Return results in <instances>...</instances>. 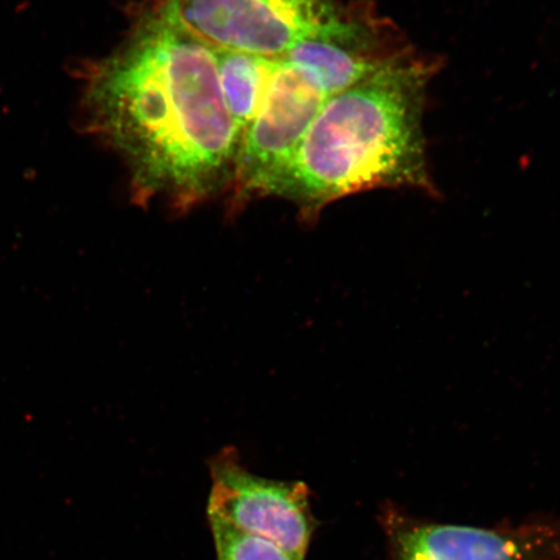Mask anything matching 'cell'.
<instances>
[{
    "label": "cell",
    "instance_id": "cell-5",
    "mask_svg": "<svg viewBox=\"0 0 560 560\" xmlns=\"http://www.w3.org/2000/svg\"><path fill=\"white\" fill-rule=\"evenodd\" d=\"M209 472L208 515L277 544L295 560H305L317 522L303 481L262 478L248 470L234 447L214 455Z\"/></svg>",
    "mask_w": 560,
    "mask_h": 560
},
{
    "label": "cell",
    "instance_id": "cell-1",
    "mask_svg": "<svg viewBox=\"0 0 560 560\" xmlns=\"http://www.w3.org/2000/svg\"><path fill=\"white\" fill-rule=\"evenodd\" d=\"M83 131L117 153L139 207L177 213L229 192L242 140L223 100L213 47L165 0L132 11L114 51L83 62Z\"/></svg>",
    "mask_w": 560,
    "mask_h": 560
},
{
    "label": "cell",
    "instance_id": "cell-2",
    "mask_svg": "<svg viewBox=\"0 0 560 560\" xmlns=\"http://www.w3.org/2000/svg\"><path fill=\"white\" fill-rule=\"evenodd\" d=\"M439 66L412 50L330 97L269 198L292 202L313 221L336 200L376 188L435 195L422 122Z\"/></svg>",
    "mask_w": 560,
    "mask_h": 560
},
{
    "label": "cell",
    "instance_id": "cell-3",
    "mask_svg": "<svg viewBox=\"0 0 560 560\" xmlns=\"http://www.w3.org/2000/svg\"><path fill=\"white\" fill-rule=\"evenodd\" d=\"M186 30L221 50L283 58L306 40L338 32L365 0H165Z\"/></svg>",
    "mask_w": 560,
    "mask_h": 560
},
{
    "label": "cell",
    "instance_id": "cell-8",
    "mask_svg": "<svg viewBox=\"0 0 560 560\" xmlns=\"http://www.w3.org/2000/svg\"><path fill=\"white\" fill-rule=\"evenodd\" d=\"M217 560H295L266 538L247 534L219 517L208 515Z\"/></svg>",
    "mask_w": 560,
    "mask_h": 560
},
{
    "label": "cell",
    "instance_id": "cell-6",
    "mask_svg": "<svg viewBox=\"0 0 560 560\" xmlns=\"http://www.w3.org/2000/svg\"><path fill=\"white\" fill-rule=\"evenodd\" d=\"M389 560H560V521L475 528L384 510Z\"/></svg>",
    "mask_w": 560,
    "mask_h": 560
},
{
    "label": "cell",
    "instance_id": "cell-7",
    "mask_svg": "<svg viewBox=\"0 0 560 560\" xmlns=\"http://www.w3.org/2000/svg\"><path fill=\"white\" fill-rule=\"evenodd\" d=\"M231 118L243 137L265 100L280 58L213 48Z\"/></svg>",
    "mask_w": 560,
    "mask_h": 560
},
{
    "label": "cell",
    "instance_id": "cell-4",
    "mask_svg": "<svg viewBox=\"0 0 560 560\" xmlns=\"http://www.w3.org/2000/svg\"><path fill=\"white\" fill-rule=\"evenodd\" d=\"M330 97L311 67L287 55L279 59L261 108L241 140L229 191L231 208L269 198L300 140Z\"/></svg>",
    "mask_w": 560,
    "mask_h": 560
}]
</instances>
